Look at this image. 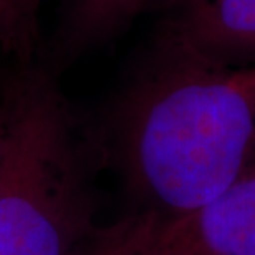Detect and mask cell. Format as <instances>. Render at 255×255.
I'll return each mask as SVG.
<instances>
[{"instance_id": "1", "label": "cell", "mask_w": 255, "mask_h": 255, "mask_svg": "<svg viewBox=\"0 0 255 255\" xmlns=\"http://www.w3.org/2000/svg\"><path fill=\"white\" fill-rule=\"evenodd\" d=\"M108 137L142 211L191 216L255 171V66L156 38L111 110Z\"/></svg>"}, {"instance_id": "2", "label": "cell", "mask_w": 255, "mask_h": 255, "mask_svg": "<svg viewBox=\"0 0 255 255\" xmlns=\"http://www.w3.org/2000/svg\"><path fill=\"white\" fill-rule=\"evenodd\" d=\"M91 204L68 106L32 65L5 80L0 126V255H71Z\"/></svg>"}, {"instance_id": "3", "label": "cell", "mask_w": 255, "mask_h": 255, "mask_svg": "<svg viewBox=\"0 0 255 255\" xmlns=\"http://www.w3.org/2000/svg\"><path fill=\"white\" fill-rule=\"evenodd\" d=\"M156 38L216 63L255 66V0H182Z\"/></svg>"}, {"instance_id": "4", "label": "cell", "mask_w": 255, "mask_h": 255, "mask_svg": "<svg viewBox=\"0 0 255 255\" xmlns=\"http://www.w3.org/2000/svg\"><path fill=\"white\" fill-rule=\"evenodd\" d=\"M181 221L192 255H255V171Z\"/></svg>"}, {"instance_id": "5", "label": "cell", "mask_w": 255, "mask_h": 255, "mask_svg": "<svg viewBox=\"0 0 255 255\" xmlns=\"http://www.w3.org/2000/svg\"><path fill=\"white\" fill-rule=\"evenodd\" d=\"M182 0H63L53 37V55L60 63L78 58L110 42L152 12H171Z\"/></svg>"}, {"instance_id": "6", "label": "cell", "mask_w": 255, "mask_h": 255, "mask_svg": "<svg viewBox=\"0 0 255 255\" xmlns=\"http://www.w3.org/2000/svg\"><path fill=\"white\" fill-rule=\"evenodd\" d=\"M71 255H192L181 219L141 211L91 236Z\"/></svg>"}, {"instance_id": "7", "label": "cell", "mask_w": 255, "mask_h": 255, "mask_svg": "<svg viewBox=\"0 0 255 255\" xmlns=\"http://www.w3.org/2000/svg\"><path fill=\"white\" fill-rule=\"evenodd\" d=\"M45 0H0V48L30 65L40 47V12Z\"/></svg>"}, {"instance_id": "8", "label": "cell", "mask_w": 255, "mask_h": 255, "mask_svg": "<svg viewBox=\"0 0 255 255\" xmlns=\"http://www.w3.org/2000/svg\"><path fill=\"white\" fill-rule=\"evenodd\" d=\"M3 108H5V80L0 81V126L3 120Z\"/></svg>"}]
</instances>
